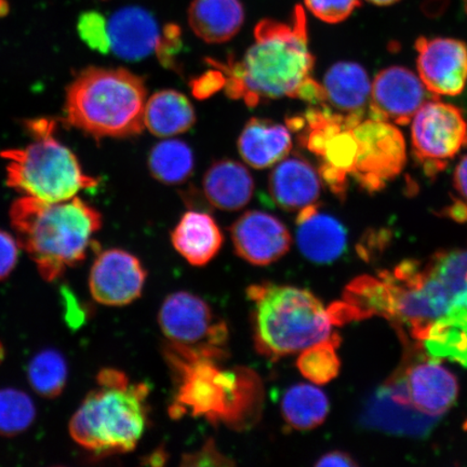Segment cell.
<instances>
[{
    "instance_id": "cell-4",
    "label": "cell",
    "mask_w": 467,
    "mask_h": 467,
    "mask_svg": "<svg viewBox=\"0 0 467 467\" xmlns=\"http://www.w3.org/2000/svg\"><path fill=\"white\" fill-rule=\"evenodd\" d=\"M247 296L254 347L268 359L301 353L334 335L328 308L307 289L263 283L250 285Z\"/></svg>"
},
{
    "instance_id": "cell-6",
    "label": "cell",
    "mask_w": 467,
    "mask_h": 467,
    "mask_svg": "<svg viewBox=\"0 0 467 467\" xmlns=\"http://www.w3.org/2000/svg\"><path fill=\"white\" fill-rule=\"evenodd\" d=\"M27 130L34 138L32 143L0 153L5 161L9 188L23 196L58 202L99 184L96 178L85 173L73 151L55 138V121H29Z\"/></svg>"
},
{
    "instance_id": "cell-30",
    "label": "cell",
    "mask_w": 467,
    "mask_h": 467,
    "mask_svg": "<svg viewBox=\"0 0 467 467\" xmlns=\"http://www.w3.org/2000/svg\"><path fill=\"white\" fill-rule=\"evenodd\" d=\"M36 418V407L26 392L16 389H0V436L25 433Z\"/></svg>"
},
{
    "instance_id": "cell-13",
    "label": "cell",
    "mask_w": 467,
    "mask_h": 467,
    "mask_svg": "<svg viewBox=\"0 0 467 467\" xmlns=\"http://www.w3.org/2000/svg\"><path fill=\"white\" fill-rule=\"evenodd\" d=\"M145 280V268L136 255L121 249H109L93 261L90 294L100 305L125 306L141 296Z\"/></svg>"
},
{
    "instance_id": "cell-9",
    "label": "cell",
    "mask_w": 467,
    "mask_h": 467,
    "mask_svg": "<svg viewBox=\"0 0 467 467\" xmlns=\"http://www.w3.org/2000/svg\"><path fill=\"white\" fill-rule=\"evenodd\" d=\"M411 143L414 156L426 173L442 171L467 143L462 112L452 104L431 99L413 117Z\"/></svg>"
},
{
    "instance_id": "cell-16",
    "label": "cell",
    "mask_w": 467,
    "mask_h": 467,
    "mask_svg": "<svg viewBox=\"0 0 467 467\" xmlns=\"http://www.w3.org/2000/svg\"><path fill=\"white\" fill-rule=\"evenodd\" d=\"M319 172L301 155L285 157L279 161L268 178V192L272 201L285 212L317 204L321 194Z\"/></svg>"
},
{
    "instance_id": "cell-18",
    "label": "cell",
    "mask_w": 467,
    "mask_h": 467,
    "mask_svg": "<svg viewBox=\"0 0 467 467\" xmlns=\"http://www.w3.org/2000/svg\"><path fill=\"white\" fill-rule=\"evenodd\" d=\"M326 103L344 116H366L369 109L371 85L366 69L358 63L338 62L324 78Z\"/></svg>"
},
{
    "instance_id": "cell-26",
    "label": "cell",
    "mask_w": 467,
    "mask_h": 467,
    "mask_svg": "<svg viewBox=\"0 0 467 467\" xmlns=\"http://www.w3.org/2000/svg\"><path fill=\"white\" fill-rule=\"evenodd\" d=\"M329 413L328 397L312 384L292 385L282 400V414L285 424L299 431L318 428Z\"/></svg>"
},
{
    "instance_id": "cell-7",
    "label": "cell",
    "mask_w": 467,
    "mask_h": 467,
    "mask_svg": "<svg viewBox=\"0 0 467 467\" xmlns=\"http://www.w3.org/2000/svg\"><path fill=\"white\" fill-rule=\"evenodd\" d=\"M169 363L180 378V389L171 408L173 417L191 413L206 417L210 421L236 422L243 412V405L249 401L253 379L248 372L221 370L219 360L195 358L167 350Z\"/></svg>"
},
{
    "instance_id": "cell-27",
    "label": "cell",
    "mask_w": 467,
    "mask_h": 467,
    "mask_svg": "<svg viewBox=\"0 0 467 467\" xmlns=\"http://www.w3.org/2000/svg\"><path fill=\"white\" fill-rule=\"evenodd\" d=\"M148 163L154 179L168 185L184 183L195 167L190 146L175 139L157 143L150 151Z\"/></svg>"
},
{
    "instance_id": "cell-45",
    "label": "cell",
    "mask_w": 467,
    "mask_h": 467,
    "mask_svg": "<svg viewBox=\"0 0 467 467\" xmlns=\"http://www.w3.org/2000/svg\"><path fill=\"white\" fill-rule=\"evenodd\" d=\"M463 4H464V8H465V11L467 14V0H463Z\"/></svg>"
},
{
    "instance_id": "cell-33",
    "label": "cell",
    "mask_w": 467,
    "mask_h": 467,
    "mask_svg": "<svg viewBox=\"0 0 467 467\" xmlns=\"http://www.w3.org/2000/svg\"><path fill=\"white\" fill-rule=\"evenodd\" d=\"M306 8L317 19L337 25L360 7V0H305Z\"/></svg>"
},
{
    "instance_id": "cell-20",
    "label": "cell",
    "mask_w": 467,
    "mask_h": 467,
    "mask_svg": "<svg viewBox=\"0 0 467 467\" xmlns=\"http://www.w3.org/2000/svg\"><path fill=\"white\" fill-rule=\"evenodd\" d=\"M292 149L288 127L272 120L251 119L238 139V150L244 162L255 169L277 165Z\"/></svg>"
},
{
    "instance_id": "cell-10",
    "label": "cell",
    "mask_w": 467,
    "mask_h": 467,
    "mask_svg": "<svg viewBox=\"0 0 467 467\" xmlns=\"http://www.w3.org/2000/svg\"><path fill=\"white\" fill-rule=\"evenodd\" d=\"M352 132L358 143V154L350 175L367 192L383 190L405 168L404 136L396 125L370 117L356 125Z\"/></svg>"
},
{
    "instance_id": "cell-36",
    "label": "cell",
    "mask_w": 467,
    "mask_h": 467,
    "mask_svg": "<svg viewBox=\"0 0 467 467\" xmlns=\"http://www.w3.org/2000/svg\"><path fill=\"white\" fill-rule=\"evenodd\" d=\"M226 78L220 69H212L202 74L200 78L191 81L192 95L200 100H204L217 93L222 88L225 87Z\"/></svg>"
},
{
    "instance_id": "cell-38",
    "label": "cell",
    "mask_w": 467,
    "mask_h": 467,
    "mask_svg": "<svg viewBox=\"0 0 467 467\" xmlns=\"http://www.w3.org/2000/svg\"><path fill=\"white\" fill-rule=\"evenodd\" d=\"M296 99H301L311 104L324 105L326 103V92L324 87L312 78L303 81L299 89L296 90Z\"/></svg>"
},
{
    "instance_id": "cell-11",
    "label": "cell",
    "mask_w": 467,
    "mask_h": 467,
    "mask_svg": "<svg viewBox=\"0 0 467 467\" xmlns=\"http://www.w3.org/2000/svg\"><path fill=\"white\" fill-rule=\"evenodd\" d=\"M383 387L400 404L434 418L452 407L459 392L457 378L433 358L401 367Z\"/></svg>"
},
{
    "instance_id": "cell-22",
    "label": "cell",
    "mask_w": 467,
    "mask_h": 467,
    "mask_svg": "<svg viewBox=\"0 0 467 467\" xmlns=\"http://www.w3.org/2000/svg\"><path fill=\"white\" fill-rule=\"evenodd\" d=\"M244 22L241 0H192L189 25L207 44H223L235 37Z\"/></svg>"
},
{
    "instance_id": "cell-21",
    "label": "cell",
    "mask_w": 467,
    "mask_h": 467,
    "mask_svg": "<svg viewBox=\"0 0 467 467\" xmlns=\"http://www.w3.org/2000/svg\"><path fill=\"white\" fill-rule=\"evenodd\" d=\"M175 250L192 266L208 265L223 244L217 222L204 213L189 212L183 214L171 233Z\"/></svg>"
},
{
    "instance_id": "cell-32",
    "label": "cell",
    "mask_w": 467,
    "mask_h": 467,
    "mask_svg": "<svg viewBox=\"0 0 467 467\" xmlns=\"http://www.w3.org/2000/svg\"><path fill=\"white\" fill-rule=\"evenodd\" d=\"M78 32L83 42L93 51L107 55L110 51L108 20L97 11H86L78 21Z\"/></svg>"
},
{
    "instance_id": "cell-3",
    "label": "cell",
    "mask_w": 467,
    "mask_h": 467,
    "mask_svg": "<svg viewBox=\"0 0 467 467\" xmlns=\"http://www.w3.org/2000/svg\"><path fill=\"white\" fill-rule=\"evenodd\" d=\"M97 384L69 421V434L98 454L132 451L148 424V384L131 383L112 368L98 373Z\"/></svg>"
},
{
    "instance_id": "cell-39",
    "label": "cell",
    "mask_w": 467,
    "mask_h": 467,
    "mask_svg": "<svg viewBox=\"0 0 467 467\" xmlns=\"http://www.w3.org/2000/svg\"><path fill=\"white\" fill-rule=\"evenodd\" d=\"M317 467H331V466H358L356 461L350 457L347 452L343 451H332L323 455L319 458L317 463L315 464Z\"/></svg>"
},
{
    "instance_id": "cell-28",
    "label": "cell",
    "mask_w": 467,
    "mask_h": 467,
    "mask_svg": "<svg viewBox=\"0 0 467 467\" xmlns=\"http://www.w3.org/2000/svg\"><path fill=\"white\" fill-rule=\"evenodd\" d=\"M68 369L64 356L54 348L35 355L27 367L29 385L45 399L61 395L67 382Z\"/></svg>"
},
{
    "instance_id": "cell-34",
    "label": "cell",
    "mask_w": 467,
    "mask_h": 467,
    "mask_svg": "<svg viewBox=\"0 0 467 467\" xmlns=\"http://www.w3.org/2000/svg\"><path fill=\"white\" fill-rule=\"evenodd\" d=\"M182 31L181 27L174 23L163 27L159 44H157L155 52L157 57L163 67L178 71V56L182 51Z\"/></svg>"
},
{
    "instance_id": "cell-1",
    "label": "cell",
    "mask_w": 467,
    "mask_h": 467,
    "mask_svg": "<svg viewBox=\"0 0 467 467\" xmlns=\"http://www.w3.org/2000/svg\"><path fill=\"white\" fill-rule=\"evenodd\" d=\"M223 72L225 92L243 99L250 108L270 100L295 98L303 81L311 78L315 57L308 48L305 10L296 5L289 25L265 19L254 28V44L242 61L225 64L208 60Z\"/></svg>"
},
{
    "instance_id": "cell-5",
    "label": "cell",
    "mask_w": 467,
    "mask_h": 467,
    "mask_svg": "<svg viewBox=\"0 0 467 467\" xmlns=\"http://www.w3.org/2000/svg\"><path fill=\"white\" fill-rule=\"evenodd\" d=\"M146 99L144 80L136 74L86 68L67 88V121L96 139L138 136L145 128Z\"/></svg>"
},
{
    "instance_id": "cell-19",
    "label": "cell",
    "mask_w": 467,
    "mask_h": 467,
    "mask_svg": "<svg viewBox=\"0 0 467 467\" xmlns=\"http://www.w3.org/2000/svg\"><path fill=\"white\" fill-rule=\"evenodd\" d=\"M202 186L208 202L225 212L246 207L254 192V181L248 169L231 160L213 163L204 174Z\"/></svg>"
},
{
    "instance_id": "cell-29",
    "label": "cell",
    "mask_w": 467,
    "mask_h": 467,
    "mask_svg": "<svg viewBox=\"0 0 467 467\" xmlns=\"http://www.w3.org/2000/svg\"><path fill=\"white\" fill-rule=\"evenodd\" d=\"M338 344L340 337L334 334L328 340L303 349L296 360L301 375L317 385L329 383L336 379L341 367L337 353Z\"/></svg>"
},
{
    "instance_id": "cell-15",
    "label": "cell",
    "mask_w": 467,
    "mask_h": 467,
    "mask_svg": "<svg viewBox=\"0 0 467 467\" xmlns=\"http://www.w3.org/2000/svg\"><path fill=\"white\" fill-rule=\"evenodd\" d=\"M236 254L250 265L266 266L289 253L292 238L287 226L274 215L250 210L230 229Z\"/></svg>"
},
{
    "instance_id": "cell-41",
    "label": "cell",
    "mask_w": 467,
    "mask_h": 467,
    "mask_svg": "<svg viewBox=\"0 0 467 467\" xmlns=\"http://www.w3.org/2000/svg\"><path fill=\"white\" fill-rule=\"evenodd\" d=\"M306 125V117L295 116L287 119L288 130L292 131H300L305 130Z\"/></svg>"
},
{
    "instance_id": "cell-12",
    "label": "cell",
    "mask_w": 467,
    "mask_h": 467,
    "mask_svg": "<svg viewBox=\"0 0 467 467\" xmlns=\"http://www.w3.org/2000/svg\"><path fill=\"white\" fill-rule=\"evenodd\" d=\"M429 95L431 93L410 69L402 67L385 68L371 85L370 119L408 125L418 110L431 100Z\"/></svg>"
},
{
    "instance_id": "cell-35",
    "label": "cell",
    "mask_w": 467,
    "mask_h": 467,
    "mask_svg": "<svg viewBox=\"0 0 467 467\" xmlns=\"http://www.w3.org/2000/svg\"><path fill=\"white\" fill-rule=\"evenodd\" d=\"M20 244L11 234L0 230V282L8 278L19 260Z\"/></svg>"
},
{
    "instance_id": "cell-17",
    "label": "cell",
    "mask_w": 467,
    "mask_h": 467,
    "mask_svg": "<svg viewBox=\"0 0 467 467\" xmlns=\"http://www.w3.org/2000/svg\"><path fill=\"white\" fill-rule=\"evenodd\" d=\"M110 50L127 61H140L155 51L160 42L159 23L138 5L117 10L108 20Z\"/></svg>"
},
{
    "instance_id": "cell-25",
    "label": "cell",
    "mask_w": 467,
    "mask_h": 467,
    "mask_svg": "<svg viewBox=\"0 0 467 467\" xmlns=\"http://www.w3.org/2000/svg\"><path fill=\"white\" fill-rule=\"evenodd\" d=\"M195 122V109L183 93L161 90L146 101L144 124L156 137L178 136L189 131Z\"/></svg>"
},
{
    "instance_id": "cell-31",
    "label": "cell",
    "mask_w": 467,
    "mask_h": 467,
    "mask_svg": "<svg viewBox=\"0 0 467 467\" xmlns=\"http://www.w3.org/2000/svg\"><path fill=\"white\" fill-rule=\"evenodd\" d=\"M356 154H358V143L352 130L344 128L328 140L320 159L321 163H326L338 171L350 175L354 171Z\"/></svg>"
},
{
    "instance_id": "cell-23",
    "label": "cell",
    "mask_w": 467,
    "mask_h": 467,
    "mask_svg": "<svg viewBox=\"0 0 467 467\" xmlns=\"http://www.w3.org/2000/svg\"><path fill=\"white\" fill-rule=\"evenodd\" d=\"M363 423L389 433L423 437L433 429L436 420L400 404L382 387L368 400Z\"/></svg>"
},
{
    "instance_id": "cell-37",
    "label": "cell",
    "mask_w": 467,
    "mask_h": 467,
    "mask_svg": "<svg viewBox=\"0 0 467 467\" xmlns=\"http://www.w3.org/2000/svg\"><path fill=\"white\" fill-rule=\"evenodd\" d=\"M232 461L227 460L215 448L214 442L209 441L200 451L186 454L183 459V465L202 466V465H232Z\"/></svg>"
},
{
    "instance_id": "cell-44",
    "label": "cell",
    "mask_w": 467,
    "mask_h": 467,
    "mask_svg": "<svg viewBox=\"0 0 467 467\" xmlns=\"http://www.w3.org/2000/svg\"><path fill=\"white\" fill-rule=\"evenodd\" d=\"M4 358H5V349H4L2 342H0V364H2Z\"/></svg>"
},
{
    "instance_id": "cell-42",
    "label": "cell",
    "mask_w": 467,
    "mask_h": 467,
    "mask_svg": "<svg viewBox=\"0 0 467 467\" xmlns=\"http://www.w3.org/2000/svg\"><path fill=\"white\" fill-rule=\"evenodd\" d=\"M10 5L8 0H0V17L9 15Z\"/></svg>"
},
{
    "instance_id": "cell-2",
    "label": "cell",
    "mask_w": 467,
    "mask_h": 467,
    "mask_svg": "<svg viewBox=\"0 0 467 467\" xmlns=\"http://www.w3.org/2000/svg\"><path fill=\"white\" fill-rule=\"evenodd\" d=\"M9 214L17 242L47 282L83 262L102 227L101 213L78 196L58 202L23 196Z\"/></svg>"
},
{
    "instance_id": "cell-24",
    "label": "cell",
    "mask_w": 467,
    "mask_h": 467,
    "mask_svg": "<svg viewBox=\"0 0 467 467\" xmlns=\"http://www.w3.org/2000/svg\"><path fill=\"white\" fill-rule=\"evenodd\" d=\"M296 244L305 258L329 265L344 254L348 244V234L340 221L326 213H314L296 224Z\"/></svg>"
},
{
    "instance_id": "cell-40",
    "label": "cell",
    "mask_w": 467,
    "mask_h": 467,
    "mask_svg": "<svg viewBox=\"0 0 467 467\" xmlns=\"http://www.w3.org/2000/svg\"><path fill=\"white\" fill-rule=\"evenodd\" d=\"M453 186L462 202L467 204V156L461 160L453 175Z\"/></svg>"
},
{
    "instance_id": "cell-43",
    "label": "cell",
    "mask_w": 467,
    "mask_h": 467,
    "mask_svg": "<svg viewBox=\"0 0 467 467\" xmlns=\"http://www.w3.org/2000/svg\"><path fill=\"white\" fill-rule=\"evenodd\" d=\"M367 2L376 5H390L400 2V0H367Z\"/></svg>"
},
{
    "instance_id": "cell-8",
    "label": "cell",
    "mask_w": 467,
    "mask_h": 467,
    "mask_svg": "<svg viewBox=\"0 0 467 467\" xmlns=\"http://www.w3.org/2000/svg\"><path fill=\"white\" fill-rule=\"evenodd\" d=\"M159 324L171 348L202 358H225L229 330L202 297L186 291L168 296L160 309Z\"/></svg>"
},
{
    "instance_id": "cell-14",
    "label": "cell",
    "mask_w": 467,
    "mask_h": 467,
    "mask_svg": "<svg viewBox=\"0 0 467 467\" xmlns=\"http://www.w3.org/2000/svg\"><path fill=\"white\" fill-rule=\"evenodd\" d=\"M419 78L431 95L459 96L467 83V46L454 38L420 37L416 42Z\"/></svg>"
}]
</instances>
